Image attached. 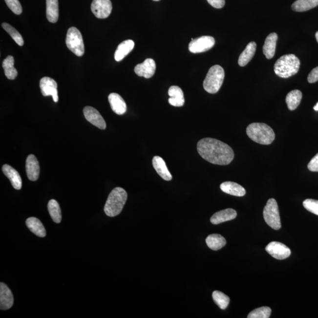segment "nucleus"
I'll list each match as a JSON object with an SVG mask.
<instances>
[{
    "label": "nucleus",
    "instance_id": "3",
    "mask_svg": "<svg viewBox=\"0 0 318 318\" xmlns=\"http://www.w3.org/2000/svg\"><path fill=\"white\" fill-rule=\"evenodd\" d=\"M246 133L252 140L260 145H271L275 139L274 130L265 123H252L246 128Z\"/></svg>",
    "mask_w": 318,
    "mask_h": 318
},
{
    "label": "nucleus",
    "instance_id": "42",
    "mask_svg": "<svg viewBox=\"0 0 318 318\" xmlns=\"http://www.w3.org/2000/svg\"><path fill=\"white\" fill-rule=\"evenodd\" d=\"M153 1H160V0H153Z\"/></svg>",
    "mask_w": 318,
    "mask_h": 318
},
{
    "label": "nucleus",
    "instance_id": "1",
    "mask_svg": "<svg viewBox=\"0 0 318 318\" xmlns=\"http://www.w3.org/2000/svg\"><path fill=\"white\" fill-rule=\"evenodd\" d=\"M197 149L200 156L212 164L228 165L234 159L232 148L220 140L205 138L197 143Z\"/></svg>",
    "mask_w": 318,
    "mask_h": 318
},
{
    "label": "nucleus",
    "instance_id": "21",
    "mask_svg": "<svg viewBox=\"0 0 318 318\" xmlns=\"http://www.w3.org/2000/svg\"><path fill=\"white\" fill-rule=\"evenodd\" d=\"M152 162L154 169L162 178L167 180V181H170L172 179V176H171L170 171H169L165 160L161 157L154 156Z\"/></svg>",
    "mask_w": 318,
    "mask_h": 318
},
{
    "label": "nucleus",
    "instance_id": "8",
    "mask_svg": "<svg viewBox=\"0 0 318 318\" xmlns=\"http://www.w3.org/2000/svg\"><path fill=\"white\" fill-rule=\"evenodd\" d=\"M215 40L213 37L202 36L196 39H191L189 45V50L192 53L205 52L214 46Z\"/></svg>",
    "mask_w": 318,
    "mask_h": 318
},
{
    "label": "nucleus",
    "instance_id": "2",
    "mask_svg": "<svg viewBox=\"0 0 318 318\" xmlns=\"http://www.w3.org/2000/svg\"><path fill=\"white\" fill-rule=\"evenodd\" d=\"M300 60L294 54H289L280 57L274 65V71L277 76L287 79L298 72Z\"/></svg>",
    "mask_w": 318,
    "mask_h": 318
},
{
    "label": "nucleus",
    "instance_id": "23",
    "mask_svg": "<svg viewBox=\"0 0 318 318\" xmlns=\"http://www.w3.org/2000/svg\"><path fill=\"white\" fill-rule=\"evenodd\" d=\"M134 47V42L133 40H126L120 43L117 47L115 54H114V59L116 61L120 62L127 56L131 51L133 50Z\"/></svg>",
    "mask_w": 318,
    "mask_h": 318
},
{
    "label": "nucleus",
    "instance_id": "28",
    "mask_svg": "<svg viewBox=\"0 0 318 318\" xmlns=\"http://www.w3.org/2000/svg\"><path fill=\"white\" fill-rule=\"evenodd\" d=\"M208 247L213 251H218L226 244V239L220 234H212L206 239Z\"/></svg>",
    "mask_w": 318,
    "mask_h": 318
},
{
    "label": "nucleus",
    "instance_id": "31",
    "mask_svg": "<svg viewBox=\"0 0 318 318\" xmlns=\"http://www.w3.org/2000/svg\"><path fill=\"white\" fill-rule=\"evenodd\" d=\"M48 210L53 221L60 223L62 220V211L56 200L51 199L48 203Z\"/></svg>",
    "mask_w": 318,
    "mask_h": 318
},
{
    "label": "nucleus",
    "instance_id": "4",
    "mask_svg": "<svg viewBox=\"0 0 318 318\" xmlns=\"http://www.w3.org/2000/svg\"><path fill=\"white\" fill-rule=\"evenodd\" d=\"M127 199V193L125 189L117 187L111 191L106 201L104 211L106 215L114 217L123 210Z\"/></svg>",
    "mask_w": 318,
    "mask_h": 318
},
{
    "label": "nucleus",
    "instance_id": "11",
    "mask_svg": "<svg viewBox=\"0 0 318 318\" xmlns=\"http://www.w3.org/2000/svg\"><path fill=\"white\" fill-rule=\"evenodd\" d=\"M40 87L42 96L47 97L51 96L54 102L59 101L57 83L55 80L48 77H44L40 82Z\"/></svg>",
    "mask_w": 318,
    "mask_h": 318
},
{
    "label": "nucleus",
    "instance_id": "38",
    "mask_svg": "<svg viewBox=\"0 0 318 318\" xmlns=\"http://www.w3.org/2000/svg\"><path fill=\"white\" fill-rule=\"evenodd\" d=\"M308 81L309 83H314L318 81V67L314 68L309 74Z\"/></svg>",
    "mask_w": 318,
    "mask_h": 318
},
{
    "label": "nucleus",
    "instance_id": "5",
    "mask_svg": "<svg viewBox=\"0 0 318 318\" xmlns=\"http://www.w3.org/2000/svg\"><path fill=\"white\" fill-rule=\"evenodd\" d=\"M225 79V71L219 65L212 66L209 69L203 82V87L208 93L218 92Z\"/></svg>",
    "mask_w": 318,
    "mask_h": 318
},
{
    "label": "nucleus",
    "instance_id": "15",
    "mask_svg": "<svg viewBox=\"0 0 318 318\" xmlns=\"http://www.w3.org/2000/svg\"><path fill=\"white\" fill-rule=\"evenodd\" d=\"M27 175L31 181H36L40 175V166L38 160L33 154H30L26 160Z\"/></svg>",
    "mask_w": 318,
    "mask_h": 318
},
{
    "label": "nucleus",
    "instance_id": "14",
    "mask_svg": "<svg viewBox=\"0 0 318 318\" xmlns=\"http://www.w3.org/2000/svg\"><path fill=\"white\" fill-rule=\"evenodd\" d=\"M14 297L12 292L4 283H0V309L7 310L13 305Z\"/></svg>",
    "mask_w": 318,
    "mask_h": 318
},
{
    "label": "nucleus",
    "instance_id": "37",
    "mask_svg": "<svg viewBox=\"0 0 318 318\" xmlns=\"http://www.w3.org/2000/svg\"><path fill=\"white\" fill-rule=\"evenodd\" d=\"M308 168L311 171H318V153L309 163Z\"/></svg>",
    "mask_w": 318,
    "mask_h": 318
},
{
    "label": "nucleus",
    "instance_id": "6",
    "mask_svg": "<svg viewBox=\"0 0 318 318\" xmlns=\"http://www.w3.org/2000/svg\"><path fill=\"white\" fill-rule=\"evenodd\" d=\"M263 214L266 223L271 228L274 230H279L281 228V223H280L278 205L276 200L272 198L268 200L263 209Z\"/></svg>",
    "mask_w": 318,
    "mask_h": 318
},
{
    "label": "nucleus",
    "instance_id": "29",
    "mask_svg": "<svg viewBox=\"0 0 318 318\" xmlns=\"http://www.w3.org/2000/svg\"><path fill=\"white\" fill-rule=\"evenodd\" d=\"M318 5V0H297L292 5V8L297 12H304Z\"/></svg>",
    "mask_w": 318,
    "mask_h": 318
},
{
    "label": "nucleus",
    "instance_id": "19",
    "mask_svg": "<svg viewBox=\"0 0 318 318\" xmlns=\"http://www.w3.org/2000/svg\"><path fill=\"white\" fill-rule=\"evenodd\" d=\"M277 38H278V37H277V34L275 33H271L266 37L263 47V52L265 54L266 59H271L273 58L275 51H276Z\"/></svg>",
    "mask_w": 318,
    "mask_h": 318
},
{
    "label": "nucleus",
    "instance_id": "35",
    "mask_svg": "<svg viewBox=\"0 0 318 318\" xmlns=\"http://www.w3.org/2000/svg\"><path fill=\"white\" fill-rule=\"evenodd\" d=\"M303 206L306 210L318 216V200L306 199L303 202Z\"/></svg>",
    "mask_w": 318,
    "mask_h": 318
},
{
    "label": "nucleus",
    "instance_id": "25",
    "mask_svg": "<svg viewBox=\"0 0 318 318\" xmlns=\"http://www.w3.org/2000/svg\"><path fill=\"white\" fill-rule=\"evenodd\" d=\"M26 225L31 232L35 234L36 236L44 237L46 235V232L44 226L39 219L36 217H31L26 220Z\"/></svg>",
    "mask_w": 318,
    "mask_h": 318
},
{
    "label": "nucleus",
    "instance_id": "27",
    "mask_svg": "<svg viewBox=\"0 0 318 318\" xmlns=\"http://www.w3.org/2000/svg\"><path fill=\"white\" fill-rule=\"evenodd\" d=\"M302 98V93L300 90H295L290 91L286 97V102L289 110L292 111L296 109L300 105Z\"/></svg>",
    "mask_w": 318,
    "mask_h": 318
},
{
    "label": "nucleus",
    "instance_id": "36",
    "mask_svg": "<svg viewBox=\"0 0 318 318\" xmlns=\"http://www.w3.org/2000/svg\"><path fill=\"white\" fill-rule=\"evenodd\" d=\"M8 8L17 15L22 13V9L21 4L19 0H5Z\"/></svg>",
    "mask_w": 318,
    "mask_h": 318
},
{
    "label": "nucleus",
    "instance_id": "34",
    "mask_svg": "<svg viewBox=\"0 0 318 318\" xmlns=\"http://www.w3.org/2000/svg\"><path fill=\"white\" fill-rule=\"evenodd\" d=\"M271 309L268 306H263L254 309L249 314L248 318H269L271 315Z\"/></svg>",
    "mask_w": 318,
    "mask_h": 318
},
{
    "label": "nucleus",
    "instance_id": "24",
    "mask_svg": "<svg viewBox=\"0 0 318 318\" xmlns=\"http://www.w3.org/2000/svg\"><path fill=\"white\" fill-rule=\"evenodd\" d=\"M256 49V42H249L239 56L238 64L240 66L244 67L248 64L255 54Z\"/></svg>",
    "mask_w": 318,
    "mask_h": 318
},
{
    "label": "nucleus",
    "instance_id": "12",
    "mask_svg": "<svg viewBox=\"0 0 318 318\" xmlns=\"http://www.w3.org/2000/svg\"><path fill=\"white\" fill-rule=\"evenodd\" d=\"M83 113L88 122L96 126L100 129H105L106 128L105 120L95 108L90 106H87L83 110Z\"/></svg>",
    "mask_w": 318,
    "mask_h": 318
},
{
    "label": "nucleus",
    "instance_id": "16",
    "mask_svg": "<svg viewBox=\"0 0 318 318\" xmlns=\"http://www.w3.org/2000/svg\"><path fill=\"white\" fill-rule=\"evenodd\" d=\"M237 216V212L233 209H226L214 213L211 218L212 224L218 225L220 223L229 221L235 219Z\"/></svg>",
    "mask_w": 318,
    "mask_h": 318
},
{
    "label": "nucleus",
    "instance_id": "17",
    "mask_svg": "<svg viewBox=\"0 0 318 318\" xmlns=\"http://www.w3.org/2000/svg\"><path fill=\"white\" fill-rule=\"evenodd\" d=\"M108 99L111 109L114 113L118 114V115H122V114L126 113V110H127V106H126L125 100L119 94L111 93L108 96Z\"/></svg>",
    "mask_w": 318,
    "mask_h": 318
},
{
    "label": "nucleus",
    "instance_id": "26",
    "mask_svg": "<svg viewBox=\"0 0 318 318\" xmlns=\"http://www.w3.org/2000/svg\"><path fill=\"white\" fill-rule=\"evenodd\" d=\"M46 16L48 21L56 23L59 16L58 0H46Z\"/></svg>",
    "mask_w": 318,
    "mask_h": 318
},
{
    "label": "nucleus",
    "instance_id": "32",
    "mask_svg": "<svg viewBox=\"0 0 318 318\" xmlns=\"http://www.w3.org/2000/svg\"><path fill=\"white\" fill-rule=\"evenodd\" d=\"M212 297H213L214 302L222 310H225L227 308L229 302H230V299L227 295L223 294L222 292L215 291L212 294Z\"/></svg>",
    "mask_w": 318,
    "mask_h": 318
},
{
    "label": "nucleus",
    "instance_id": "13",
    "mask_svg": "<svg viewBox=\"0 0 318 318\" xmlns=\"http://www.w3.org/2000/svg\"><path fill=\"white\" fill-rule=\"evenodd\" d=\"M156 68L154 60L152 59H147L144 62L137 64L134 68V71L137 76L149 79L155 73Z\"/></svg>",
    "mask_w": 318,
    "mask_h": 318
},
{
    "label": "nucleus",
    "instance_id": "10",
    "mask_svg": "<svg viewBox=\"0 0 318 318\" xmlns=\"http://www.w3.org/2000/svg\"><path fill=\"white\" fill-rule=\"evenodd\" d=\"M266 251L269 254L278 260L288 258L291 255V251L285 245L278 242H272L266 246Z\"/></svg>",
    "mask_w": 318,
    "mask_h": 318
},
{
    "label": "nucleus",
    "instance_id": "7",
    "mask_svg": "<svg viewBox=\"0 0 318 318\" xmlns=\"http://www.w3.org/2000/svg\"><path fill=\"white\" fill-rule=\"evenodd\" d=\"M65 43L68 49L81 57L85 54V45L80 31L76 27H71L68 30Z\"/></svg>",
    "mask_w": 318,
    "mask_h": 318
},
{
    "label": "nucleus",
    "instance_id": "30",
    "mask_svg": "<svg viewBox=\"0 0 318 318\" xmlns=\"http://www.w3.org/2000/svg\"><path fill=\"white\" fill-rule=\"evenodd\" d=\"M14 59L12 56H9L2 62V67L4 68L5 75L8 79L14 80L18 75L16 68L14 67Z\"/></svg>",
    "mask_w": 318,
    "mask_h": 318
},
{
    "label": "nucleus",
    "instance_id": "20",
    "mask_svg": "<svg viewBox=\"0 0 318 318\" xmlns=\"http://www.w3.org/2000/svg\"><path fill=\"white\" fill-rule=\"evenodd\" d=\"M170 98L169 103L174 107H182L185 104L184 94L181 88L173 85L169 88L168 91Z\"/></svg>",
    "mask_w": 318,
    "mask_h": 318
},
{
    "label": "nucleus",
    "instance_id": "39",
    "mask_svg": "<svg viewBox=\"0 0 318 318\" xmlns=\"http://www.w3.org/2000/svg\"><path fill=\"white\" fill-rule=\"evenodd\" d=\"M209 4L216 8H222L224 7L225 0H207Z\"/></svg>",
    "mask_w": 318,
    "mask_h": 318
},
{
    "label": "nucleus",
    "instance_id": "22",
    "mask_svg": "<svg viewBox=\"0 0 318 318\" xmlns=\"http://www.w3.org/2000/svg\"><path fill=\"white\" fill-rule=\"evenodd\" d=\"M220 189L226 193L234 196L242 197L245 195L244 188L235 182H225L220 185Z\"/></svg>",
    "mask_w": 318,
    "mask_h": 318
},
{
    "label": "nucleus",
    "instance_id": "41",
    "mask_svg": "<svg viewBox=\"0 0 318 318\" xmlns=\"http://www.w3.org/2000/svg\"><path fill=\"white\" fill-rule=\"evenodd\" d=\"M315 37H316L317 41L318 42V31H317L316 34H315Z\"/></svg>",
    "mask_w": 318,
    "mask_h": 318
},
{
    "label": "nucleus",
    "instance_id": "33",
    "mask_svg": "<svg viewBox=\"0 0 318 318\" xmlns=\"http://www.w3.org/2000/svg\"><path fill=\"white\" fill-rule=\"evenodd\" d=\"M2 27L10 34V36L12 37V39L16 42L17 44L20 45V46H22L24 45L23 39H22L21 34L15 28L11 26L9 24L6 23V22H3L2 24Z\"/></svg>",
    "mask_w": 318,
    "mask_h": 318
},
{
    "label": "nucleus",
    "instance_id": "9",
    "mask_svg": "<svg viewBox=\"0 0 318 318\" xmlns=\"http://www.w3.org/2000/svg\"><path fill=\"white\" fill-rule=\"evenodd\" d=\"M91 10L97 18L104 19L110 15L112 4L110 0H93Z\"/></svg>",
    "mask_w": 318,
    "mask_h": 318
},
{
    "label": "nucleus",
    "instance_id": "40",
    "mask_svg": "<svg viewBox=\"0 0 318 318\" xmlns=\"http://www.w3.org/2000/svg\"><path fill=\"white\" fill-rule=\"evenodd\" d=\"M314 109L315 111H318V102L317 103V105L314 106Z\"/></svg>",
    "mask_w": 318,
    "mask_h": 318
},
{
    "label": "nucleus",
    "instance_id": "18",
    "mask_svg": "<svg viewBox=\"0 0 318 318\" xmlns=\"http://www.w3.org/2000/svg\"><path fill=\"white\" fill-rule=\"evenodd\" d=\"M2 170L5 175L10 180L11 185L14 189L17 190L21 189V177L15 169L11 167L10 165H4L2 166Z\"/></svg>",
    "mask_w": 318,
    "mask_h": 318
}]
</instances>
